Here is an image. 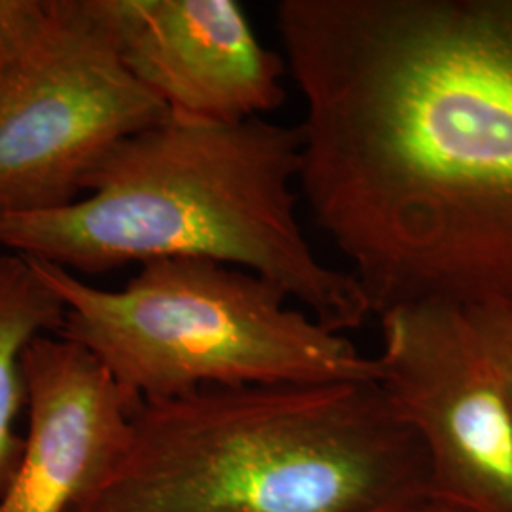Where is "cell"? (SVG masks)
Listing matches in <instances>:
<instances>
[{
    "label": "cell",
    "instance_id": "cell-4",
    "mask_svg": "<svg viewBox=\"0 0 512 512\" xmlns=\"http://www.w3.org/2000/svg\"><path fill=\"white\" fill-rule=\"evenodd\" d=\"M27 260L65 306L57 336L90 351L139 403L211 387L380 380L376 357L289 308L272 281L236 266L164 258L110 291Z\"/></svg>",
    "mask_w": 512,
    "mask_h": 512
},
{
    "label": "cell",
    "instance_id": "cell-5",
    "mask_svg": "<svg viewBox=\"0 0 512 512\" xmlns=\"http://www.w3.org/2000/svg\"><path fill=\"white\" fill-rule=\"evenodd\" d=\"M167 118L84 0H0V215L80 200L112 148Z\"/></svg>",
    "mask_w": 512,
    "mask_h": 512
},
{
    "label": "cell",
    "instance_id": "cell-12",
    "mask_svg": "<svg viewBox=\"0 0 512 512\" xmlns=\"http://www.w3.org/2000/svg\"><path fill=\"white\" fill-rule=\"evenodd\" d=\"M499 311H501V315H503L507 327H509L512 332V300L511 302H505V304H499Z\"/></svg>",
    "mask_w": 512,
    "mask_h": 512
},
{
    "label": "cell",
    "instance_id": "cell-1",
    "mask_svg": "<svg viewBox=\"0 0 512 512\" xmlns=\"http://www.w3.org/2000/svg\"><path fill=\"white\" fill-rule=\"evenodd\" d=\"M298 190L372 315L512 300V0H283Z\"/></svg>",
    "mask_w": 512,
    "mask_h": 512
},
{
    "label": "cell",
    "instance_id": "cell-2",
    "mask_svg": "<svg viewBox=\"0 0 512 512\" xmlns=\"http://www.w3.org/2000/svg\"><path fill=\"white\" fill-rule=\"evenodd\" d=\"M300 148L298 126L169 114L112 148L80 200L0 215V247L73 274L215 260L272 281L325 329H359L365 294L317 258L298 222Z\"/></svg>",
    "mask_w": 512,
    "mask_h": 512
},
{
    "label": "cell",
    "instance_id": "cell-9",
    "mask_svg": "<svg viewBox=\"0 0 512 512\" xmlns=\"http://www.w3.org/2000/svg\"><path fill=\"white\" fill-rule=\"evenodd\" d=\"M65 317L59 296L38 277L25 256L0 253V486L23 450L16 421L25 408L21 357L44 334H57Z\"/></svg>",
    "mask_w": 512,
    "mask_h": 512
},
{
    "label": "cell",
    "instance_id": "cell-11",
    "mask_svg": "<svg viewBox=\"0 0 512 512\" xmlns=\"http://www.w3.org/2000/svg\"><path fill=\"white\" fill-rule=\"evenodd\" d=\"M416 512H467L463 511V509H458V507H452V505H446V503H440V501H435V499H431L429 503H425L421 509H418Z\"/></svg>",
    "mask_w": 512,
    "mask_h": 512
},
{
    "label": "cell",
    "instance_id": "cell-3",
    "mask_svg": "<svg viewBox=\"0 0 512 512\" xmlns=\"http://www.w3.org/2000/svg\"><path fill=\"white\" fill-rule=\"evenodd\" d=\"M418 435L380 380L211 387L139 403L74 512H416Z\"/></svg>",
    "mask_w": 512,
    "mask_h": 512
},
{
    "label": "cell",
    "instance_id": "cell-10",
    "mask_svg": "<svg viewBox=\"0 0 512 512\" xmlns=\"http://www.w3.org/2000/svg\"><path fill=\"white\" fill-rule=\"evenodd\" d=\"M469 311L476 330L494 361L501 384L505 387L507 399L512 410V332L501 311L499 304L482 306V308H465Z\"/></svg>",
    "mask_w": 512,
    "mask_h": 512
},
{
    "label": "cell",
    "instance_id": "cell-8",
    "mask_svg": "<svg viewBox=\"0 0 512 512\" xmlns=\"http://www.w3.org/2000/svg\"><path fill=\"white\" fill-rule=\"evenodd\" d=\"M27 431L0 512H74L103 482L128 440L139 401L90 351L57 334L21 357Z\"/></svg>",
    "mask_w": 512,
    "mask_h": 512
},
{
    "label": "cell",
    "instance_id": "cell-6",
    "mask_svg": "<svg viewBox=\"0 0 512 512\" xmlns=\"http://www.w3.org/2000/svg\"><path fill=\"white\" fill-rule=\"evenodd\" d=\"M380 323V384L420 439L431 499L512 512L511 404L469 311L408 304Z\"/></svg>",
    "mask_w": 512,
    "mask_h": 512
},
{
    "label": "cell",
    "instance_id": "cell-7",
    "mask_svg": "<svg viewBox=\"0 0 512 512\" xmlns=\"http://www.w3.org/2000/svg\"><path fill=\"white\" fill-rule=\"evenodd\" d=\"M120 63L171 116L241 122L279 109L283 55L238 0H84Z\"/></svg>",
    "mask_w": 512,
    "mask_h": 512
}]
</instances>
